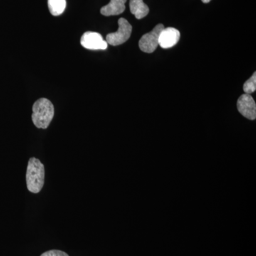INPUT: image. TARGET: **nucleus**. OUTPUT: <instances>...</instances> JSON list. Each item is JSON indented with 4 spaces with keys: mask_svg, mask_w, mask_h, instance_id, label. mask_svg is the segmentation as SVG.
<instances>
[{
    "mask_svg": "<svg viewBox=\"0 0 256 256\" xmlns=\"http://www.w3.org/2000/svg\"><path fill=\"white\" fill-rule=\"evenodd\" d=\"M54 112V107L50 100L40 99L33 106L32 120L34 124L38 129H47L53 120Z\"/></svg>",
    "mask_w": 256,
    "mask_h": 256,
    "instance_id": "nucleus-1",
    "label": "nucleus"
},
{
    "mask_svg": "<svg viewBox=\"0 0 256 256\" xmlns=\"http://www.w3.org/2000/svg\"><path fill=\"white\" fill-rule=\"evenodd\" d=\"M45 182V168L40 160L31 158L26 172V185L28 191L38 194L42 191Z\"/></svg>",
    "mask_w": 256,
    "mask_h": 256,
    "instance_id": "nucleus-2",
    "label": "nucleus"
},
{
    "mask_svg": "<svg viewBox=\"0 0 256 256\" xmlns=\"http://www.w3.org/2000/svg\"><path fill=\"white\" fill-rule=\"evenodd\" d=\"M119 28L117 32L109 34L106 37V42L111 46H117L124 44L130 38L132 32V26L124 18H120Z\"/></svg>",
    "mask_w": 256,
    "mask_h": 256,
    "instance_id": "nucleus-3",
    "label": "nucleus"
},
{
    "mask_svg": "<svg viewBox=\"0 0 256 256\" xmlns=\"http://www.w3.org/2000/svg\"><path fill=\"white\" fill-rule=\"evenodd\" d=\"M164 28L163 24H159L150 33L144 35L139 42V46L141 50L146 54H152L156 50L159 46L160 34Z\"/></svg>",
    "mask_w": 256,
    "mask_h": 256,
    "instance_id": "nucleus-4",
    "label": "nucleus"
},
{
    "mask_svg": "<svg viewBox=\"0 0 256 256\" xmlns=\"http://www.w3.org/2000/svg\"><path fill=\"white\" fill-rule=\"evenodd\" d=\"M80 44L86 50H106L108 46L100 34L92 32H86L82 35Z\"/></svg>",
    "mask_w": 256,
    "mask_h": 256,
    "instance_id": "nucleus-5",
    "label": "nucleus"
},
{
    "mask_svg": "<svg viewBox=\"0 0 256 256\" xmlns=\"http://www.w3.org/2000/svg\"><path fill=\"white\" fill-rule=\"evenodd\" d=\"M237 107L239 112L246 118L255 120L256 118V105L252 96L245 94L238 99Z\"/></svg>",
    "mask_w": 256,
    "mask_h": 256,
    "instance_id": "nucleus-6",
    "label": "nucleus"
},
{
    "mask_svg": "<svg viewBox=\"0 0 256 256\" xmlns=\"http://www.w3.org/2000/svg\"><path fill=\"white\" fill-rule=\"evenodd\" d=\"M180 32L174 28H164L160 34L159 46L164 50L172 48L180 42Z\"/></svg>",
    "mask_w": 256,
    "mask_h": 256,
    "instance_id": "nucleus-7",
    "label": "nucleus"
},
{
    "mask_svg": "<svg viewBox=\"0 0 256 256\" xmlns=\"http://www.w3.org/2000/svg\"><path fill=\"white\" fill-rule=\"evenodd\" d=\"M127 0H110V2L104 6L100 10V13L104 16H118L122 14L126 10V4Z\"/></svg>",
    "mask_w": 256,
    "mask_h": 256,
    "instance_id": "nucleus-8",
    "label": "nucleus"
},
{
    "mask_svg": "<svg viewBox=\"0 0 256 256\" xmlns=\"http://www.w3.org/2000/svg\"><path fill=\"white\" fill-rule=\"evenodd\" d=\"M130 8L131 13L134 15L138 20H142L146 18L150 12L149 8L148 5L144 4L143 0H130Z\"/></svg>",
    "mask_w": 256,
    "mask_h": 256,
    "instance_id": "nucleus-9",
    "label": "nucleus"
},
{
    "mask_svg": "<svg viewBox=\"0 0 256 256\" xmlns=\"http://www.w3.org/2000/svg\"><path fill=\"white\" fill-rule=\"evenodd\" d=\"M48 9L50 14L54 16L62 15L66 8V0H48Z\"/></svg>",
    "mask_w": 256,
    "mask_h": 256,
    "instance_id": "nucleus-10",
    "label": "nucleus"
},
{
    "mask_svg": "<svg viewBox=\"0 0 256 256\" xmlns=\"http://www.w3.org/2000/svg\"><path fill=\"white\" fill-rule=\"evenodd\" d=\"M256 74L254 73L252 78L248 80L244 84V90L246 92V94H254L256 92Z\"/></svg>",
    "mask_w": 256,
    "mask_h": 256,
    "instance_id": "nucleus-11",
    "label": "nucleus"
},
{
    "mask_svg": "<svg viewBox=\"0 0 256 256\" xmlns=\"http://www.w3.org/2000/svg\"><path fill=\"white\" fill-rule=\"evenodd\" d=\"M41 256H69L66 252H62V250H50L42 254Z\"/></svg>",
    "mask_w": 256,
    "mask_h": 256,
    "instance_id": "nucleus-12",
    "label": "nucleus"
},
{
    "mask_svg": "<svg viewBox=\"0 0 256 256\" xmlns=\"http://www.w3.org/2000/svg\"><path fill=\"white\" fill-rule=\"evenodd\" d=\"M202 2H203L204 4H208V3H210L212 0H202Z\"/></svg>",
    "mask_w": 256,
    "mask_h": 256,
    "instance_id": "nucleus-13",
    "label": "nucleus"
}]
</instances>
